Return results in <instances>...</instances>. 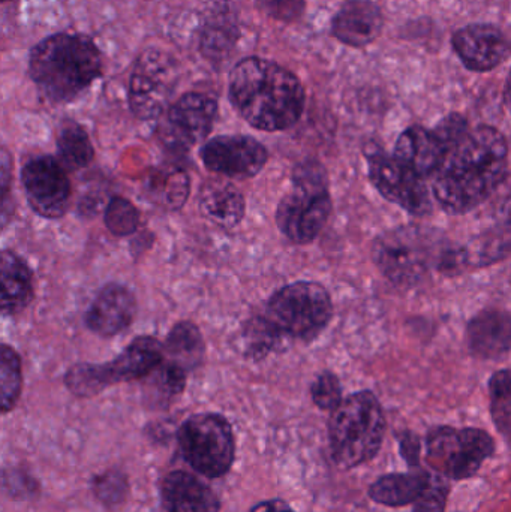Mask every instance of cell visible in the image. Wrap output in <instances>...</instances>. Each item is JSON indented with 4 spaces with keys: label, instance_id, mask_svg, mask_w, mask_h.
Returning <instances> with one entry per match:
<instances>
[{
    "label": "cell",
    "instance_id": "1",
    "mask_svg": "<svg viewBox=\"0 0 511 512\" xmlns=\"http://www.w3.org/2000/svg\"><path fill=\"white\" fill-rule=\"evenodd\" d=\"M509 170L506 137L492 126H477L447 149L431 177V189L441 209L464 215L482 206L504 182Z\"/></svg>",
    "mask_w": 511,
    "mask_h": 512
},
{
    "label": "cell",
    "instance_id": "2",
    "mask_svg": "<svg viewBox=\"0 0 511 512\" xmlns=\"http://www.w3.org/2000/svg\"><path fill=\"white\" fill-rule=\"evenodd\" d=\"M228 96L237 113L258 131H287L305 110L302 81L290 69L261 57L236 63L228 78Z\"/></svg>",
    "mask_w": 511,
    "mask_h": 512
},
{
    "label": "cell",
    "instance_id": "3",
    "mask_svg": "<svg viewBox=\"0 0 511 512\" xmlns=\"http://www.w3.org/2000/svg\"><path fill=\"white\" fill-rule=\"evenodd\" d=\"M98 45L83 33H54L30 51L29 75L54 104L74 101L102 75Z\"/></svg>",
    "mask_w": 511,
    "mask_h": 512
},
{
    "label": "cell",
    "instance_id": "4",
    "mask_svg": "<svg viewBox=\"0 0 511 512\" xmlns=\"http://www.w3.org/2000/svg\"><path fill=\"white\" fill-rule=\"evenodd\" d=\"M372 259L386 279L398 286H414L432 270L452 271L465 264L464 249L425 225H404L381 234L372 246Z\"/></svg>",
    "mask_w": 511,
    "mask_h": 512
},
{
    "label": "cell",
    "instance_id": "5",
    "mask_svg": "<svg viewBox=\"0 0 511 512\" xmlns=\"http://www.w3.org/2000/svg\"><path fill=\"white\" fill-rule=\"evenodd\" d=\"M387 421L372 391H359L330 412L329 442L333 462L350 471L371 462L383 447Z\"/></svg>",
    "mask_w": 511,
    "mask_h": 512
},
{
    "label": "cell",
    "instance_id": "6",
    "mask_svg": "<svg viewBox=\"0 0 511 512\" xmlns=\"http://www.w3.org/2000/svg\"><path fill=\"white\" fill-rule=\"evenodd\" d=\"M332 213L326 168L305 161L293 171L291 191L279 201L276 225L294 245H309L320 236Z\"/></svg>",
    "mask_w": 511,
    "mask_h": 512
},
{
    "label": "cell",
    "instance_id": "7",
    "mask_svg": "<svg viewBox=\"0 0 511 512\" xmlns=\"http://www.w3.org/2000/svg\"><path fill=\"white\" fill-rule=\"evenodd\" d=\"M333 318L329 291L317 282L290 283L269 298L263 321L278 340H312Z\"/></svg>",
    "mask_w": 511,
    "mask_h": 512
},
{
    "label": "cell",
    "instance_id": "8",
    "mask_svg": "<svg viewBox=\"0 0 511 512\" xmlns=\"http://www.w3.org/2000/svg\"><path fill=\"white\" fill-rule=\"evenodd\" d=\"M164 360L165 346L156 337L138 336L114 360L75 364L66 372L63 382L75 397L90 399L111 385L147 378Z\"/></svg>",
    "mask_w": 511,
    "mask_h": 512
},
{
    "label": "cell",
    "instance_id": "9",
    "mask_svg": "<svg viewBox=\"0 0 511 512\" xmlns=\"http://www.w3.org/2000/svg\"><path fill=\"white\" fill-rule=\"evenodd\" d=\"M426 463L450 481L476 477L497 450L491 433L479 427L438 426L426 435Z\"/></svg>",
    "mask_w": 511,
    "mask_h": 512
},
{
    "label": "cell",
    "instance_id": "10",
    "mask_svg": "<svg viewBox=\"0 0 511 512\" xmlns=\"http://www.w3.org/2000/svg\"><path fill=\"white\" fill-rule=\"evenodd\" d=\"M177 444L185 462L201 477L216 480L230 472L236 457V438L227 418L213 412L183 421Z\"/></svg>",
    "mask_w": 511,
    "mask_h": 512
},
{
    "label": "cell",
    "instance_id": "11",
    "mask_svg": "<svg viewBox=\"0 0 511 512\" xmlns=\"http://www.w3.org/2000/svg\"><path fill=\"white\" fill-rule=\"evenodd\" d=\"M179 80L176 62L168 54L150 48L144 51L129 78V107L140 120H155L170 108Z\"/></svg>",
    "mask_w": 511,
    "mask_h": 512
},
{
    "label": "cell",
    "instance_id": "12",
    "mask_svg": "<svg viewBox=\"0 0 511 512\" xmlns=\"http://www.w3.org/2000/svg\"><path fill=\"white\" fill-rule=\"evenodd\" d=\"M366 158H368L369 179L387 201L414 216H425L431 213V194L425 179L416 171L380 149L368 150Z\"/></svg>",
    "mask_w": 511,
    "mask_h": 512
},
{
    "label": "cell",
    "instance_id": "13",
    "mask_svg": "<svg viewBox=\"0 0 511 512\" xmlns=\"http://www.w3.org/2000/svg\"><path fill=\"white\" fill-rule=\"evenodd\" d=\"M21 183L30 209L44 219H59L68 212L72 186L66 168L53 156L29 159L21 168Z\"/></svg>",
    "mask_w": 511,
    "mask_h": 512
},
{
    "label": "cell",
    "instance_id": "14",
    "mask_svg": "<svg viewBox=\"0 0 511 512\" xmlns=\"http://www.w3.org/2000/svg\"><path fill=\"white\" fill-rule=\"evenodd\" d=\"M218 117V102L204 93H185L164 114L159 134L171 147L188 149L209 137Z\"/></svg>",
    "mask_w": 511,
    "mask_h": 512
},
{
    "label": "cell",
    "instance_id": "15",
    "mask_svg": "<svg viewBox=\"0 0 511 512\" xmlns=\"http://www.w3.org/2000/svg\"><path fill=\"white\" fill-rule=\"evenodd\" d=\"M200 158L212 173L228 179L246 180L263 170L269 152L260 141L248 135H221L201 147Z\"/></svg>",
    "mask_w": 511,
    "mask_h": 512
},
{
    "label": "cell",
    "instance_id": "16",
    "mask_svg": "<svg viewBox=\"0 0 511 512\" xmlns=\"http://www.w3.org/2000/svg\"><path fill=\"white\" fill-rule=\"evenodd\" d=\"M137 298L128 286L110 282L99 289L84 313L87 330L99 337H114L128 330L137 316Z\"/></svg>",
    "mask_w": 511,
    "mask_h": 512
},
{
    "label": "cell",
    "instance_id": "17",
    "mask_svg": "<svg viewBox=\"0 0 511 512\" xmlns=\"http://www.w3.org/2000/svg\"><path fill=\"white\" fill-rule=\"evenodd\" d=\"M453 50L465 68L489 72L504 62L510 53L506 35L492 24H470L455 32Z\"/></svg>",
    "mask_w": 511,
    "mask_h": 512
},
{
    "label": "cell",
    "instance_id": "18",
    "mask_svg": "<svg viewBox=\"0 0 511 512\" xmlns=\"http://www.w3.org/2000/svg\"><path fill=\"white\" fill-rule=\"evenodd\" d=\"M384 17L372 0H347L332 20V35L348 47L363 48L383 32Z\"/></svg>",
    "mask_w": 511,
    "mask_h": 512
},
{
    "label": "cell",
    "instance_id": "19",
    "mask_svg": "<svg viewBox=\"0 0 511 512\" xmlns=\"http://www.w3.org/2000/svg\"><path fill=\"white\" fill-rule=\"evenodd\" d=\"M162 502L168 512H219L221 502L209 484L185 471H173L161 486Z\"/></svg>",
    "mask_w": 511,
    "mask_h": 512
},
{
    "label": "cell",
    "instance_id": "20",
    "mask_svg": "<svg viewBox=\"0 0 511 512\" xmlns=\"http://www.w3.org/2000/svg\"><path fill=\"white\" fill-rule=\"evenodd\" d=\"M470 351L482 360H497L511 351V315L500 309L477 313L467 328Z\"/></svg>",
    "mask_w": 511,
    "mask_h": 512
},
{
    "label": "cell",
    "instance_id": "21",
    "mask_svg": "<svg viewBox=\"0 0 511 512\" xmlns=\"http://www.w3.org/2000/svg\"><path fill=\"white\" fill-rule=\"evenodd\" d=\"M393 156L426 180L431 179L440 168L446 156V147L434 129L429 131L423 126H411L396 141Z\"/></svg>",
    "mask_w": 511,
    "mask_h": 512
},
{
    "label": "cell",
    "instance_id": "22",
    "mask_svg": "<svg viewBox=\"0 0 511 512\" xmlns=\"http://www.w3.org/2000/svg\"><path fill=\"white\" fill-rule=\"evenodd\" d=\"M431 481V472L410 469V472H393L381 475L369 486L368 496L375 504L387 508L410 507L423 495Z\"/></svg>",
    "mask_w": 511,
    "mask_h": 512
},
{
    "label": "cell",
    "instance_id": "23",
    "mask_svg": "<svg viewBox=\"0 0 511 512\" xmlns=\"http://www.w3.org/2000/svg\"><path fill=\"white\" fill-rule=\"evenodd\" d=\"M0 273H2V295H0L2 315H18L32 303L35 297L32 270L15 252L5 249L0 258Z\"/></svg>",
    "mask_w": 511,
    "mask_h": 512
},
{
    "label": "cell",
    "instance_id": "24",
    "mask_svg": "<svg viewBox=\"0 0 511 512\" xmlns=\"http://www.w3.org/2000/svg\"><path fill=\"white\" fill-rule=\"evenodd\" d=\"M200 209L210 222L230 230L245 218V197L231 183L209 182L201 189Z\"/></svg>",
    "mask_w": 511,
    "mask_h": 512
},
{
    "label": "cell",
    "instance_id": "25",
    "mask_svg": "<svg viewBox=\"0 0 511 512\" xmlns=\"http://www.w3.org/2000/svg\"><path fill=\"white\" fill-rule=\"evenodd\" d=\"M164 346L168 360L174 361L183 369H195L203 363L206 345H204L200 328L194 322H177L168 333L167 343Z\"/></svg>",
    "mask_w": 511,
    "mask_h": 512
},
{
    "label": "cell",
    "instance_id": "26",
    "mask_svg": "<svg viewBox=\"0 0 511 512\" xmlns=\"http://www.w3.org/2000/svg\"><path fill=\"white\" fill-rule=\"evenodd\" d=\"M189 176L179 168H161L150 174L146 194L153 203L165 209H182L189 197Z\"/></svg>",
    "mask_w": 511,
    "mask_h": 512
},
{
    "label": "cell",
    "instance_id": "27",
    "mask_svg": "<svg viewBox=\"0 0 511 512\" xmlns=\"http://www.w3.org/2000/svg\"><path fill=\"white\" fill-rule=\"evenodd\" d=\"M57 155L68 170L77 171L92 164L95 150L86 129L75 122L65 123L57 137Z\"/></svg>",
    "mask_w": 511,
    "mask_h": 512
},
{
    "label": "cell",
    "instance_id": "28",
    "mask_svg": "<svg viewBox=\"0 0 511 512\" xmlns=\"http://www.w3.org/2000/svg\"><path fill=\"white\" fill-rule=\"evenodd\" d=\"M491 415L498 432L511 441V370L504 369L492 375L489 381Z\"/></svg>",
    "mask_w": 511,
    "mask_h": 512
},
{
    "label": "cell",
    "instance_id": "29",
    "mask_svg": "<svg viewBox=\"0 0 511 512\" xmlns=\"http://www.w3.org/2000/svg\"><path fill=\"white\" fill-rule=\"evenodd\" d=\"M0 375H2V412L8 414L17 406L23 390V364H21L20 355L12 346L2 345Z\"/></svg>",
    "mask_w": 511,
    "mask_h": 512
},
{
    "label": "cell",
    "instance_id": "30",
    "mask_svg": "<svg viewBox=\"0 0 511 512\" xmlns=\"http://www.w3.org/2000/svg\"><path fill=\"white\" fill-rule=\"evenodd\" d=\"M105 227L113 236H132L140 227V212L123 197H113L105 209Z\"/></svg>",
    "mask_w": 511,
    "mask_h": 512
},
{
    "label": "cell",
    "instance_id": "31",
    "mask_svg": "<svg viewBox=\"0 0 511 512\" xmlns=\"http://www.w3.org/2000/svg\"><path fill=\"white\" fill-rule=\"evenodd\" d=\"M239 30L230 20H218L210 23L201 35V51L209 59L222 60L230 54L231 48L236 44Z\"/></svg>",
    "mask_w": 511,
    "mask_h": 512
},
{
    "label": "cell",
    "instance_id": "32",
    "mask_svg": "<svg viewBox=\"0 0 511 512\" xmlns=\"http://www.w3.org/2000/svg\"><path fill=\"white\" fill-rule=\"evenodd\" d=\"M92 490L95 498L104 507L114 510V508H119L128 498V477L119 469H108L104 474L96 475L93 478Z\"/></svg>",
    "mask_w": 511,
    "mask_h": 512
},
{
    "label": "cell",
    "instance_id": "33",
    "mask_svg": "<svg viewBox=\"0 0 511 512\" xmlns=\"http://www.w3.org/2000/svg\"><path fill=\"white\" fill-rule=\"evenodd\" d=\"M186 372L179 364L168 360L161 364L152 375L147 378L152 379V387L155 388L156 394L164 400H173L174 397L180 396L186 387Z\"/></svg>",
    "mask_w": 511,
    "mask_h": 512
},
{
    "label": "cell",
    "instance_id": "34",
    "mask_svg": "<svg viewBox=\"0 0 511 512\" xmlns=\"http://www.w3.org/2000/svg\"><path fill=\"white\" fill-rule=\"evenodd\" d=\"M311 397L314 405L321 411L333 412L342 400V385L338 376L332 372H323L311 385Z\"/></svg>",
    "mask_w": 511,
    "mask_h": 512
},
{
    "label": "cell",
    "instance_id": "35",
    "mask_svg": "<svg viewBox=\"0 0 511 512\" xmlns=\"http://www.w3.org/2000/svg\"><path fill=\"white\" fill-rule=\"evenodd\" d=\"M450 489L449 478L432 472L428 487L413 505V512H446Z\"/></svg>",
    "mask_w": 511,
    "mask_h": 512
},
{
    "label": "cell",
    "instance_id": "36",
    "mask_svg": "<svg viewBox=\"0 0 511 512\" xmlns=\"http://www.w3.org/2000/svg\"><path fill=\"white\" fill-rule=\"evenodd\" d=\"M261 9L273 20L293 23L305 12L306 0H258Z\"/></svg>",
    "mask_w": 511,
    "mask_h": 512
},
{
    "label": "cell",
    "instance_id": "37",
    "mask_svg": "<svg viewBox=\"0 0 511 512\" xmlns=\"http://www.w3.org/2000/svg\"><path fill=\"white\" fill-rule=\"evenodd\" d=\"M399 450H401L402 459L407 462L410 469H423L422 468V441L416 433L407 432L402 433L399 438Z\"/></svg>",
    "mask_w": 511,
    "mask_h": 512
},
{
    "label": "cell",
    "instance_id": "38",
    "mask_svg": "<svg viewBox=\"0 0 511 512\" xmlns=\"http://www.w3.org/2000/svg\"><path fill=\"white\" fill-rule=\"evenodd\" d=\"M249 512H296L291 508L290 504H287L281 499H270V501L258 502L257 505L251 508Z\"/></svg>",
    "mask_w": 511,
    "mask_h": 512
},
{
    "label": "cell",
    "instance_id": "39",
    "mask_svg": "<svg viewBox=\"0 0 511 512\" xmlns=\"http://www.w3.org/2000/svg\"><path fill=\"white\" fill-rule=\"evenodd\" d=\"M506 101H507V105H509V108L511 110V71H510V74H509V78H507Z\"/></svg>",
    "mask_w": 511,
    "mask_h": 512
},
{
    "label": "cell",
    "instance_id": "40",
    "mask_svg": "<svg viewBox=\"0 0 511 512\" xmlns=\"http://www.w3.org/2000/svg\"><path fill=\"white\" fill-rule=\"evenodd\" d=\"M3 2H11V0H3Z\"/></svg>",
    "mask_w": 511,
    "mask_h": 512
},
{
    "label": "cell",
    "instance_id": "41",
    "mask_svg": "<svg viewBox=\"0 0 511 512\" xmlns=\"http://www.w3.org/2000/svg\"><path fill=\"white\" fill-rule=\"evenodd\" d=\"M510 448H511V441L509 442Z\"/></svg>",
    "mask_w": 511,
    "mask_h": 512
}]
</instances>
